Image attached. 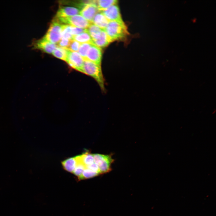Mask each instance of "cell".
Listing matches in <instances>:
<instances>
[{
  "label": "cell",
  "instance_id": "484cf974",
  "mask_svg": "<svg viewBox=\"0 0 216 216\" xmlns=\"http://www.w3.org/2000/svg\"><path fill=\"white\" fill-rule=\"evenodd\" d=\"M86 168L89 169L93 171L98 173L99 174H100L98 166L95 163L90 165L86 166Z\"/></svg>",
  "mask_w": 216,
  "mask_h": 216
},
{
  "label": "cell",
  "instance_id": "5b68a950",
  "mask_svg": "<svg viewBox=\"0 0 216 216\" xmlns=\"http://www.w3.org/2000/svg\"><path fill=\"white\" fill-rule=\"evenodd\" d=\"M94 163L97 165L100 174L105 173L112 170L111 166L114 160L110 155L93 154Z\"/></svg>",
  "mask_w": 216,
  "mask_h": 216
},
{
  "label": "cell",
  "instance_id": "8fae6325",
  "mask_svg": "<svg viewBox=\"0 0 216 216\" xmlns=\"http://www.w3.org/2000/svg\"><path fill=\"white\" fill-rule=\"evenodd\" d=\"M80 9L76 7L61 6L59 7L55 17H66L80 14Z\"/></svg>",
  "mask_w": 216,
  "mask_h": 216
},
{
  "label": "cell",
  "instance_id": "52a82bcc",
  "mask_svg": "<svg viewBox=\"0 0 216 216\" xmlns=\"http://www.w3.org/2000/svg\"><path fill=\"white\" fill-rule=\"evenodd\" d=\"M100 11L109 21H115L124 23L117 4L112 5L108 8Z\"/></svg>",
  "mask_w": 216,
  "mask_h": 216
},
{
  "label": "cell",
  "instance_id": "277c9868",
  "mask_svg": "<svg viewBox=\"0 0 216 216\" xmlns=\"http://www.w3.org/2000/svg\"><path fill=\"white\" fill-rule=\"evenodd\" d=\"M61 24L64 23L79 28L86 29L92 23L87 20L80 15H76L66 17H55V18Z\"/></svg>",
  "mask_w": 216,
  "mask_h": 216
},
{
  "label": "cell",
  "instance_id": "ba28073f",
  "mask_svg": "<svg viewBox=\"0 0 216 216\" xmlns=\"http://www.w3.org/2000/svg\"><path fill=\"white\" fill-rule=\"evenodd\" d=\"M32 48L40 50L48 53H52L57 47L56 44L50 42L43 37L32 43Z\"/></svg>",
  "mask_w": 216,
  "mask_h": 216
},
{
  "label": "cell",
  "instance_id": "ac0fdd59",
  "mask_svg": "<svg viewBox=\"0 0 216 216\" xmlns=\"http://www.w3.org/2000/svg\"><path fill=\"white\" fill-rule=\"evenodd\" d=\"M68 50L58 46L52 54L55 57L65 61L68 53Z\"/></svg>",
  "mask_w": 216,
  "mask_h": 216
},
{
  "label": "cell",
  "instance_id": "3957f363",
  "mask_svg": "<svg viewBox=\"0 0 216 216\" xmlns=\"http://www.w3.org/2000/svg\"><path fill=\"white\" fill-rule=\"evenodd\" d=\"M63 24L54 19L44 38L52 43H58L62 38Z\"/></svg>",
  "mask_w": 216,
  "mask_h": 216
},
{
  "label": "cell",
  "instance_id": "7402d4cb",
  "mask_svg": "<svg viewBox=\"0 0 216 216\" xmlns=\"http://www.w3.org/2000/svg\"><path fill=\"white\" fill-rule=\"evenodd\" d=\"M99 175L89 169L86 168L83 170L82 175L79 178V179H83L93 178Z\"/></svg>",
  "mask_w": 216,
  "mask_h": 216
},
{
  "label": "cell",
  "instance_id": "7a4b0ae2",
  "mask_svg": "<svg viewBox=\"0 0 216 216\" xmlns=\"http://www.w3.org/2000/svg\"><path fill=\"white\" fill-rule=\"evenodd\" d=\"M112 42L124 38L128 34L125 23L115 21H109L104 29Z\"/></svg>",
  "mask_w": 216,
  "mask_h": 216
},
{
  "label": "cell",
  "instance_id": "30bf717a",
  "mask_svg": "<svg viewBox=\"0 0 216 216\" xmlns=\"http://www.w3.org/2000/svg\"><path fill=\"white\" fill-rule=\"evenodd\" d=\"M99 11L95 5L87 4H85L82 8L80 14L86 19L92 22L94 16Z\"/></svg>",
  "mask_w": 216,
  "mask_h": 216
},
{
  "label": "cell",
  "instance_id": "2e32d148",
  "mask_svg": "<svg viewBox=\"0 0 216 216\" xmlns=\"http://www.w3.org/2000/svg\"><path fill=\"white\" fill-rule=\"evenodd\" d=\"M118 1L116 0H94V4L100 11L104 10L111 6L117 4Z\"/></svg>",
  "mask_w": 216,
  "mask_h": 216
},
{
  "label": "cell",
  "instance_id": "603a6c76",
  "mask_svg": "<svg viewBox=\"0 0 216 216\" xmlns=\"http://www.w3.org/2000/svg\"><path fill=\"white\" fill-rule=\"evenodd\" d=\"M80 43L73 39L71 40L70 44L67 49L70 51L77 52L78 51Z\"/></svg>",
  "mask_w": 216,
  "mask_h": 216
},
{
  "label": "cell",
  "instance_id": "7c38bea8",
  "mask_svg": "<svg viewBox=\"0 0 216 216\" xmlns=\"http://www.w3.org/2000/svg\"><path fill=\"white\" fill-rule=\"evenodd\" d=\"M109 21L102 13L100 11L94 16L92 22L102 29H104L108 25Z\"/></svg>",
  "mask_w": 216,
  "mask_h": 216
},
{
  "label": "cell",
  "instance_id": "6da1fadb",
  "mask_svg": "<svg viewBox=\"0 0 216 216\" xmlns=\"http://www.w3.org/2000/svg\"><path fill=\"white\" fill-rule=\"evenodd\" d=\"M81 72L93 78L98 84L101 90L105 92V80L101 65L88 60H84Z\"/></svg>",
  "mask_w": 216,
  "mask_h": 216
},
{
  "label": "cell",
  "instance_id": "ffe728a7",
  "mask_svg": "<svg viewBox=\"0 0 216 216\" xmlns=\"http://www.w3.org/2000/svg\"><path fill=\"white\" fill-rule=\"evenodd\" d=\"M80 155L82 161L86 167L94 163L93 154L88 152Z\"/></svg>",
  "mask_w": 216,
  "mask_h": 216
},
{
  "label": "cell",
  "instance_id": "44dd1931",
  "mask_svg": "<svg viewBox=\"0 0 216 216\" xmlns=\"http://www.w3.org/2000/svg\"><path fill=\"white\" fill-rule=\"evenodd\" d=\"M92 44H93L89 43L80 44L78 52L84 60L86 58L88 50Z\"/></svg>",
  "mask_w": 216,
  "mask_h": 216
},
{
  "label": "cell",
  "instance_id": "8992f818",
  "mask_svg": "<svg viewBox=\"0 0 216 216\" xmlns=\"http://www.w3.org/2000/svg\"><path fill=\"white\" fill-rule=\"evenodd\" d=\"M65 62L70 67L81 72L84 60L78 52L68 50Z\"/></svg>",
  "mask_w": 216,
  "mask_h": 216
},
{
  "label": "cell",
  "instance_id": "4fadbf2b",
  "mask_svg": "<svg viewBox=\"0 0 216 216\" xmlns=\"http://www.w3.org/2000/svg\"><path fill=\"white\" fill-rule=\"evenodd\" d=\"M93 42L94 45L101 49L105 47L112 42L104 30L103 29L99 38L93 40Z\"/></svg>",
  "mask_w": 216,
  "mask_h": 216
},
{
  "label": "cell",
  "instance_id": "d4e9b609",
  "mask_svg": "<svg viewBox=\"0 0 216 216\" xmlns=\"http://www.w3.org/2000/svg\"><path fill=\"white\" fill-rule=\"evenodd\" d=\"M71 40L64 38H62L58 43V46L62 48H67L68 47Z\"/></svg>",
  "mask_w": 216,
  "mask_h": 216
},
{
  "label": "cell",
  "instance_id": "9c48e42d",
  "mask_svg": "<svg viewBox=\"0 0 216 216\" xmlns=\"http://www.w3.org/2000/svg\"><path fill=\"white\" fill-rule=\"evenodd\" d=\"M102 58L101 49L92 44L88 50L84 60H88L101 65Z\"/></svg>",
  "mask_w": 216,
  "mask_h": 216
},
{
  "label": "cell",
  "instance_id": "9a60e30c",
  "mask_svg": "<svg viewBox=\"0 0 216 216\" xmlns=\"http://www.w3.org/2000/svg\"><path fill=\"white\" fill-rule=\"evenodd\" d=\"M63 168L68 172L73 173L77 164L75 157L68 158L62 162Z\"/></svg>",
  "mask_w": 216,
  "mask_h": 216
},
{
  "label": "cell",
  "instance_id": "cb8c5ba5",
  "mask_svg": "<svg viewBox=\"0 0 216 216\" xmlns=\"http://www.w3.org/2000/svg\"><path fill=\"white\" fill-rule=\"evenodd\" d=\"M70 29L71 33L73 36L87 31L86 29L79 28L71 26Z\"/></svg>",
  "mask_w": 216,
  "mask_h": 216
},
{
  "label": "cell",
  "instance_id": "e0dca14e",
  "mask_svg": "<svg viewBox=\"0 0 216 216\" xmlns=\"http://www.w3.org/2000/svg\"><path fill=\"white\" fill-rule=\"evenodd\" d=\"M72 39L76 41L80 44L89 43L93 44L92 38L87 31L74 36Z\"/></svg>",
  "mask_w": 216,
  "mask_h": 216
},
{
  "label": "cell",
  "instance_id": "5bb4252c",
  "mask_svg": "<svg viewBox=\"0 0 216 216\" xmlns=\"http://www.w3.org/2000/svg\"><path fill=\"white\" fill-rule=\"evenodd\" d=\"M86 29L93 41L99 38L103 30L92 23Z\"/></svg>",
  "mask_w": 216,
  "mask_h": 216
},
{
  "label": "cell",
  "instance_id": "d6986e66",
  "mask_svg": "<svg viewBox=\"0 0 216 216\" xmlns=\"http://www.w3.org/2000/svg\"><path fill=\"white\" fill-rule=\"evenodd\" d=\"M75 158L77 161V164L73 173L79 178L81 176L83 170L86 168V166L82 161L80 155L76 156Z\"/></svg>",
  "mask_w": 216,
  "mask_h": 216
}]
</instances>
